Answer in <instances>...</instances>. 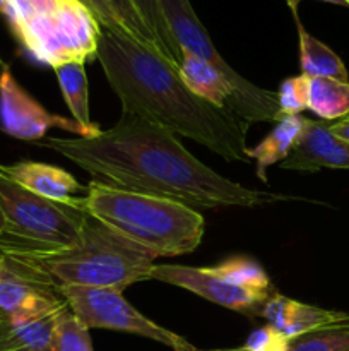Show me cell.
Here are the masks:
<instances>
[{
  "label": "cell",
  "instance_id": "1",
  "mask_svg": "<svg viewBox=\"0 0 349 351\" xmlns=\"http://www.w3.org/2000/svg\"><path fill=\"white\" fill-rule=\"evenodd\" d=\"M116 189L180 202L188 208H257L291 195L243 187L194 156L174 134L140 117L122 113L118 122L92 137L38 141Z\"/></svg>",
  "mask_w": 349,
  "mask_h": 351
},
{
  "label": "cell",
  "instance_id": "2",
  "mask_svg": "<svg viewBox=\"0 0 349 351\" xmlns=\"http://www.w3.org/2000/svg\"><path fill=\"white\" fill-rule=\"evenodd\" d=\"M96 58L109 88L122 103V113L140 117L174 136L202 144L228 161H248L246 130L229 110L218 108L188 89L157 48L127 31L101 27Z\"/></svg>",
  "mask_w": 349,
  "mask_h": 351
},
{
  "label": "cell",
  "instance_id": "3",
  "mask_svg": "<svg viewBox=\"0 0 349 351\" xmlns=\"http://www.w3.org/2000/svg\"><path fill=\"white\" fill-rule=\"evenodd\" d=\"M89 215L154 257L194 252L204 237V218L194 208L92 180L82 195Z\"/></svg>",
  "mask_w": 349,
  "mask_h": 351
},
{
  "label": "cell",
  "instance_id": "4",
  "mask_svg": "<svg viewBox=\"0 0 349 351\" xmlns=\"http://www.w3.org/2000/svg\"><path fill=\"white\" fill-rule=\"evenodd\" d=\"M43 271L57 287L112 288L151 280L156 257L109 228L96 216H86L81 237L72 247L57 252L9 256Z\"/></svg>",
  "mask_w": 349,
  "mask_h": 351
},
{
  "label": "cell",
  "instance_id": "5",
  "mask_svg": "<svg viewBox=\"0 0 349 351\" xmlns=\"http://www.w3.org/2000/svg\"><path fill=\"white\" fill-rule=\"evenodd\" d=\"M7 23L23 50L51 69L96 58L101 26L77 0H7Z\"/></svg>",
  "mask_w": 349,
  "mask_h": 351
},
{
  "label": "cell",
  "instance_id": "6",
  "mask_svg": "<svg viewBox=\"0 0 349 351\" xmlns=\"http://www.w3.org/2000/svg\"><path fill=\"white\" fill-rule=\"evenodd\" d=\"M88 211L81 197L51 201L0 173V254L29 256L68 249L81 237Z\"/></svg>",
  "mask_w": 349,
  "mask_h": 351
},
{
  "label": "cell",
  "instance_id": "7",
  "mask_svg": "<svg viewBox=\"0 0 349 351\" xmlns=\"http://www.w3.org/2000/svg\"><path fill=\"white\" fill-rule=\"evenodd\" d=\"M151 280L180 287L204 300L245 315H259L262 305L272 295L263 267L246 257H231L211 267L154 264Z\"/></svg>",
  "mask_w": 349,
  "mask_h": 351
},
{
  "label": "cell",
  "instance_id": "8",
  "mask_svg": "<svg viewBox=\"0 0 349 351\" xmlns=\"http://www.w3.org/2000/svg\"><path fill=\"white\" fill-rule=\"evenodd\" d=\"M164 21L180 51H188L202 58L209 65L221 72L226 81L231 84L238 99V119L246 125L255 122L279 120L277 95L269 89L253 84L248 79L240 75L218 51L212 43L207 29L195 14L190 0H159Z\"/></svg>",
  "mask_w": 349,
  "mask_h": 351
},
{
  "label": "cell",
  "instance_id": "9",
  "mask_svg": "<svg viewBox=\"0 0 349 351\" xmlns=\"http://www.w3.org/2000/svg\"><path fill=\"white\" fill-rule=\"evenodd\" d=\"M68 308L88 329H109L154 339L173 351H198L194 345L144 317L120 290L112 288L58 287Z\"/></svg>",
  "mask_w": 349,
  "mask_h": 351
},
{
  "label": "cell",
  "instance_id": "10",
  "mask_svg": "<svg viewBox=\"0 0 349 351\" xmlns=\"http://www.w3.org/2000/svg\"><path fill=\"white\" fill-rule=\"evenodd\" d=\"M67 307L60 288L26 261L0 254V319L23 321Z\"/></svg>",
  "mask_w": 349,
  "mask_h": 351
},
{
  "label": "cell",
  "instance_id": "11",
  "mask_svg": "<svg viewBox=\"0 0 349 351\" xmlns=\"http://www.w3.org/2000/svg\"><path fill=\"white\" fill-rule=\"evenodd\" d=\"M0 129L21 141H41L48 129H62L84 137V130L74 119L50 113L14 77L9 67L0 75Z\"/></svg>",
  "mask_w": 349,
  "mask_h": 351
},
{
  "label": "cell",
  "instance_id": "12",
  "mask_svg": "<svg viewBox=\"0 0 349 351\" xmlns=\"http://www.w3.org/2000/svg\"><path fill=\"white\" fill-rule=\"evenodd\" d=\"M328 123L325 120L305 119L296 144L279 167L296 171H318L322 168L349 170V144L335 137Z\"/></svg>",
  "mask_w": 349,
  "mask_h": 351
},
{
  "label": "cell",
  "instance_id": "13",
  "mask_svg": "<svg viewBox=\"0 0 349 351\" xmlns=\"http://www.w3.org/2000/svg\"><path fill=\"white\" fill-rule=\"evenodd\" d=\"M259 317L266 319L270 328L279 331L287 339L298 338L315 329L349 324L348 312L301 304L279 293L270 295L269 300L260 308Z\"/></svg>",
  "mask_w": 349,
  "mask_h": 351
},
{
  "label": "cell",
  "instance_id": "14",
  "mask_svg": "<svg viewBox=\"0 0 349 351\" xmlns=\"http://www.w3.org/2000/svg\"><path fill=\"white\" fill-rule=\"evenodd\" d=\"M0 173L21 187L51 201L67 202L74 199V194L82 191V185L68 171L53 165L19 161L12 165H0Z\"/></svg>",
  "mask_w": 349,
  "mask_h": 351
},
{
  "label": "cell",
  "instance_id": "15",
  "mask_svg": "<svg viewBox=\"0 0 349 351\" xmlns=\"http://www.w3.org/2000/svg\"><path fill=\"white\" fill-rule=\"evenodd\" d=\"M178 72L192 93L216 105L218 108L229 110L238 117L240 105L231 84L212 65L195 57L194 53L183 51Z\"/></svg>",
  "mask_w": 349,
  "mask_h": 351
},
{
  "label": "cell",
  "instance_id": "16",
  "mask_svg": "<svg viewBox=\"0 0 349 351\" xmlns=\"http://www.w3.org/2000/svg\"><path fill=\"white\" fill-rule=\"evenodd\" d=\"M57 314L58 311L23 321L0 319V351H57Z\"/></svg>",
  "mask_w": 349,
  "mask_h": 351
},
{
  "label": "cell",
  "instance_id": "17",
  "mask_svg": "<svg viewBox=\"0 0 349 351\" xmlns=\"http://www.w3.org/2000/svg\"><path fill=\"white\" fill-rule=\"evenodd\" d=\"M303 123L305 117L301 115L283 117L281 120H277L276 127L270 130L269 136L262 143L257 144L252 149L248 147L250 160H255L257 177L263 184H267V168L281 163L289 156L291 149L294 147L301 130H303Z\"/></svg>",
  "mask_w": 349,
  "mask_h": 351
},
{
  "label": "cell",
  "instance_id": "18",
  "mask_svg": "<svg viewBox=\"0 0 349 351\" xmlns=\"http://www.w3.org/2000/svg\"><path fill=\"white\" fill-rule=\"evenodd\" d=\"M60 84L62 96L67 103L70 115L84 130V137H92L101 132L99 125L92 122L89 115V93L88 77H86L84 64L82 62H67L53 67Z\"/></svg>",
  "mask_w": 349,
  "mask_h": 351
},
{
  "label": "cell",
  "instance_id": "19",
  "mask_svg": "<svg viewBox=\"0 0 349 351\" xmlns=\"http://www.w3.org/2000/svg\"><path fill=\"white\" fill-rule=\"evenodd\" d=\"M298 29V45H300V67L301 74L307 77H328L349 82L348 69L337 53L318 38L311 36L300 17H294Z\"/></svg>",
  "mask_w": 349,
  "mask_h": 351
},
{
  "label": "cell",
  "instance_id": "20",
  "mask_svg": "<svg viewBox=\"0 0 349 351\" xmlns=\"http://www.w3.org/2000/svg\"><path fill=\"white\" fill-rule=\"evenodd\" d=\"M308 110L320 120L335 122L349 115V82L308 77Z\"/></svg>",
  "mask_w": 349,
  "mask_h": 351
},
{
  "label": "cell",
  "instance_id": "21",
  "mask_svg": "<svg viewBox=\"0 0 349 351\" xmlns=\"http://www.w3.org/2000/svg\"><path fill=\"white\" fill-rule=\"evenodd\" d=\"M132 2L133 5H135V9L139 10L142 21L146 23L147 29L153 34L154 41H156L161 53H163L171 64L180 67L181 51L180 48H178V45L174 43L170 29H168L159 0H132Z\"/></svg>",
  "mask_w": 349,
  "mask_h": 351
},
{
  "label": "cell",
  "instance_id": "22",
  "mask_svg": "<svg viewBox=\"0 0 349 351\" xmlns=\"http://www.w3.org/2000/svg\"><path fill=\"white\" fill-rule=\"evenodd\" d=\"M287 351H349V324L305 332L289 339Z\"/></svg>",
  "mask_w": 349,
  "mask_h": 351
},
{
  "label": "cell",
  "instance_id": "23",
  "mask_svg": "<svg viewBox=\"0 0 349 351\" xmlns=\"http://www.w3.org/2000/svg\"><path fill=\"white\" fill-rule=\"evenodd\" d=\"M55 343L57 351H92L89 329L75 317L68 305L57 314Z\"/></svg>",
  "mask_w": 349,
  "mask_h": 351
},
{
  "label": "cell",
  "instance_id": "24",
  "mask_svg": "<svg viewBox=\"0 0 349 351\" xmlns=\"http://www.w3.org/2000/svg\"><path fill=\"white\" fill-rule=\"evenodd\" d=\"M276 95L279 105V120L283 117L301 115V112L308 110V77L300 74L284 79Z\"/></svg>",
  "mask_w": 349,
  "mask_h": 351
},
{
  "label": "cell",
  "instance_id": "25",
  "mask_svg": "<svg viewBox=\"0 0 349 351\" xmlns=\"http://www.w3.org/2000/svg\"><path fill=\"white\" fill-rule=\"evenodd\" d=\"M109 3H112L113 9H115L116 14H118L120 21H122L127 33L132 34L133 38H137V40L142 41V43L157 48L153 34H151V31L147 29L146 23L142 21V17H140L139 10L135 9L132 0H109ZM157 50H159V48H157Z\"/></svg>",
  "mask_w": 349,
  "mask_h": 351
},
{
  "label": "cell",
  "instance_id": "26",
  "mask_svg": "<svg viewBox=\"0 0 349 351\" xmlns=\"http://www.w3.org/2000/svg\"><path fill=\"white\" fill-rule=\"evenodd\" d=\"M245 348L248 351H287L289 339L284 338L279 331L267 324L263 328L255 329L248 336Z\"/></svg>",
  "mask_w": 349,
  "mask_h": 351
},
{
  "label": "cell",
  "instance_id": "27",
  "mask_svg": "<svg viewBox=\"0 0 349 351\" xmlns=\"http://www.w3.org/2000/svg\"><path fill=\"white\" fill-rule=\"evenodd\" d=\"M77 2L82 3V5L96 17V21H98L101 27H109V29L116 31H127L125 27H123L116 10L113 9V5L109 3V0H77Z\"/></svg>",
  "mask_w": 349,
  "mask_h": 351
},
{
  "label": "cell",
  "instance_id": "28",
  "mask_svg": "<svg viewBox=\"0 0 349 351\" xmlns=\"http://www.w3.org/2000/svg\"><path fill=\"white\" fill-rule=\"evenodd\" d=\"M328 129H331V132L335 137H339L346 144H349V115L341 120H335V122H331L328 123Z\"/></svg>",
  "mask_w": 349,
  "mask_h": 351
},
{
  "label": "cell",
  "instance_id": "29",
  "mask_svg": "<svg viewBox=\"0 0 349 351\" xmlns=\"http://www.w3.org/2000/svg\"><path fill=\"white\" fill-rule=\"evenodd\" d=\"M303 2V0H286L287 7L291 9V12H293V17L298 16V7H300V3ZM318 2H327V3H334V5H341V7H348L349 9V0H318Z\"/></svg>",
  "mask_w": 349,
  "mask_h": 351
},
{
  "label": "cell",
  "instance_id": "30",
  "mask_svg": "<svg viewBox=\"0 0 349 351\" xmlns=\"http://www.w3.org/2000/svg\"><path fill=\"white\" fill-rule=\"evenodd\" d=\"M7 67H9V65H7L5 64V62H3V58L2 57H0V75H2L3 74V71H5V69Z\"/></svg>",
  "mask_w": 349,
  "mask_h": 351
},
{
  "label": "cell",
  "instance_id": "31",
  "mask_svg": "<svg viewBox=\"0 0 349 351\" xmlns=\"http://www.w3.org/2000/svg\"><path fill=\"white\" fill-rule=\"evenodd\" d=\"M5 7H7V0H0V14L5 12Z\"/></svg>",
  "mask_w": 349,
  "mask_h": 351
},
{
  "label": "cell",
  "instance_id": "32",
  "mask_svg": "<svg viewBox=\"0 0 349 351\" xmlns=\"http://www.w3.org/2000/svg\"><path fill=\"white\" fill-rule=\"evenodd\" d=\"M212 351H248L245 348V346H242V348H231V350H212Z\"/></svg>",
  "mask_w": 349,
  "mask_h": 351
}]
</instances>
